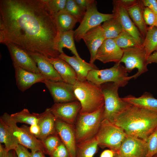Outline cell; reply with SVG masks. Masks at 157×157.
Here are the masks:
<instances>
[{"instance_id":"41","label":"cell","mask_w":157,"mask_h":157,"mask_svg":"<svg viewBox=\"0 0 157 157\" xmlns=\"http://www.w3.org/2000/svg\"><path fill=\"white\" fill-rule=\"evenodd\" d=\"M144 6L149 8L157 15V0H142Z\"/></svg>"},{"instance_id":"5","label":"cell","mask_w":157,"mask_h":157,"mask_svg":"<svg viewBox=\"0 0 157 157\" xmlns=\"http://www.w3.org/2000/svg\"><path fill=\"white\" fill-rule=\"evenodd\" d=\"M100 87L104 101L103 119L114 123L117 117L131 104L119 97L118 90L120 87L117 84L107 83Z\"/></svg>"},{"instance_id":"7","label":"cell","mask_w":157,"mask_h":157,"mask_svg":"<svg viewBox=\"0 0 157 157\" xmlns=\"http://www.w3.org/2000/svg\"><path fill=\"white\" fill-rule=\"evenodd\" d=\"M127 135L121 128L106 119L102 121L95 137L98 146L117 153Z\"/></svg>"},{"instance_id":"29","label":"cell","mask_w":157,"mask_h":157,"mask_svg":"<svg viewBox=\"0 0 157 157\" xmlns=\"http://www.w3.org/2000/svg\"><path fill=\"white\" fill-rule=\"evenodd\" d=\"M0 143H3L7 151L15 150L19 143L3 120L0 118Z\"/></svg>"},{"instance_id":"28","label":"cell","mask_w":157,"mask_h":157,"mask_svg":"<svg viewBox=\"0 0 157 157\" xmlns=\"http://www.w3.org/2000/svg\"><path fill=\"white\" fill-rule=\"evenodd\" d=\"M98 146L95 136L77 143L76 157H93L97 152Z\"/></svg>"},{"instance_id":"12","label":"cell","mask_w":157,"mask_h":157,"mask_svg":"<svg viewBox=\"0 0 157 157\" xmlns=\"http://www.w3.org/2000/svg\"><path fill=\"white\" fill-rule=\"evenodd\" d=\"M42 83L49 90L55 103L78 101L74 92L73 85L63 81L46 79Z\"/></svg>"},{"instance_id":"15","label":"cell","mask_w":157,"mask_h":157,"mask_svg":"<svg viewBox=\"0 0 157 157\" xmlns=\"http://www.w3.org/2000/svg\"><path fill=\"white\" fill-rule=\"evenodd\" d=\"M148 151L146 141L127 135L117 153L124 157H147Z\"/></svg>"},{"instance_id":"46","label":"cell","mask_w":157,"mask_h":157,"mask_svg":"<svg viewBox=\"0 0 157 157\" xmlns=\"http://www.w3.org/2000/svg\"><path fill=\"white\" fill-rule=\"evenodd\" d=\"M31 157H45V154L41 150L34 149L31 150Z\"/></svg>"},{"instance_id":"52","label":"cell","mask_w":157,"mask_h":157,"mask_svg":"<svg viewBox=\"0 0 157 157\" xmlns=\"http://www.w3.org/2000/svg\"><path fill=\"white\" fill-rule=\"evenodd\" d=\"M45 157H46V156Z\"/></svg>"},{"instance_id":"31","label":"cell","mask_w":157,"mask_h":157,"mask_svg":"<svg viewBox=\"0 0 157 157\" xmlns=\"http://www.w3.org/2000/svg\"><path fill=\"white\" fill-rule=\"evenodd\" d=\"M142 45L145 51L147 59L152 53L157 51V27H148Z\"/></svg>"},{"instance_id":"6","label":"cell","mask_w":157,"mask_h":157,"mask_svg":"<svg viewBox=\"0 0 157 157\" xmlns=\"http://www.w3.org/2000/svg\"><path fill=\"white\" fill-rule=\"evenodd\" d=\"M125 67L121 63H115L112 67L103 69H94L90 71L87 77V80L95 85L100 86L109 82L114 83L119 87H124L133 75L129 76Z\"/></svg>"},{"instance_id":"19","label":"cell","mask_w":157,"mask_h":157,"mask_svg":"<svg viewBox=\"0 0 157 157\" xmlns=\"http://www.w3.org/2000/svg\"><path fill=\"white\" fill-rule=\"evenodd\" d=\"M13 65L15 70L16 84L17 88L22 92L26 91L35 84L42 83L46 79L40 73L33 72Z\"/></svg>"},{"instance_id":"11","label":"cell","mask_w":157,"mask_h":157,"mask_svg":"<svg viewBox=\"0 0 157 157\" xmlns=\"http://www.w3.org/2000/svg\"><path fill=\"white\" fill-rule=\"evenodd\" d=\"M81 108L80 102L75 101L55 103L50 109L56 119L74 126Z\"/></svg>"},{"instance_id":"17","label":"cell","mask_w":157,"mask_h":157,"mask_svg":"<svg viewBox=\"0 0 157 157\" xmlns=\"http://www.w3.org/2000/svg\"><path fill=\"white\" fill-rule=\"evenodd\" d=\"M104 31L101 25L88 31L82 37L87 46L90 55L89 63L94 65L98 50L106 39Z\"/></svg>"},{"instance_id":"51","label":"cell","mask_w":157,"mask_h":157,"mask_svg":"<svg viewBox=\"0 0 157 157\" xmlns=\"http://www.w3.org/2000/svg\"><path fill=\"white\" fill-rule=\"evenodd\" d=\"M153 157H157V154L155 155H154Z\"/></svg>"},{"instance_id":"14","label":"cell","mask_w":157,"mask_h":157,"mask_svg":"<svg viewBox=\"0 0 157 157\" xmlns=\"http://www.w3.org/2000/svg\"><path fill=\"white\" fill-rule=\"evenodd\" d=\"M5 44L9 52L13 65L40 73L35 62L27 51L10 42H6Z\"/></svg>"},{"instance_id":"34","label":"cell","mask_w":157,"mask_h":157,"mask_svg":"<svg viewBox=\"0 0 157 157\" xmlns=\"http://www.w3.org/2000/svg\"><path fill=\"white\" fill-rule=\"evenodd\" d=\"M65 10L80 23L82 21L86 12L77 4L74 0H67Z\"/></svg>"},{"instance_id":"21","label":"cell","mask_w":157,"mask_h":157,"mask_svg":"<svg viewBox=\"0 0 157 157\" xmlns=\"http://www.w3.org/2000/svg\"><path fill=\"white\" fill-rule=\"evenodd\" d=\"M35 62L40 73L46 80L53 81H63L53 65L47 57L40 54L28 52Z\"/></svg>"},{"instance_id":"50","label":"cell","mask_w":157,"mask_h":157,"mask_svg":"<svg viewBox=\"0 0 157 157\" xmlns=\"http://www.w3.org/2000/svg\"><path fill=\"white\" fill-rule=\"evenodd\" d=\"M114 157H124V156L120 155L117 153H115Z\"/></svg>"},{"instance_id":"13","label":"cell","mask_w":157,"mask_h":157,"mask_svg":"<svg viewBox=\"0 0 157 157\" xmlns=\"http://www.w3.org/2000/svg\"><path fill=\"white\" fill-rule=\"evenodd\" d=\"M113 14L118 19L124 30L128 32L137 41L140 46L144 38L130 17L127 9L117 0L113 1Z\"/></svg>"},{"instance_id":"40","label":"cell","mask_w":157,"mask_h":157,"mask_svg":"<svg viewBox=\"0 0 157 157\" xmlns=\"http://www.w3.org/2000/svg\"><path fill=\"white\" fill-rule=\"evenodd\" d=\"M14 150L17 157H31V153L27 148L21 144H19Z\"/></svg>"},{"instance_id":"42","label":"cell","mask_w":157,"mask_h":157,"mask_svg":"<svg viewBox=\"0 0 157 157\" xmlns=\"http://www.w3.org/2000/svg\"><path fill=\"white\" fill-rule=\"evenodd\" d=\"M140 0H117L118 2L127 9L137 4Z\"/></svg>"},{"instance_id":"4","label":"cell","mask_w":157,"mask_h":157,"mask_svg":"<svg viewBox=\"0 0 157 157\" xmlns=\"http://www.w3.org/2000/svg\"><path fill=\"white\" fill-rule=\"evenodd\" d=\"M104 106L90 113H79L74 125L77 144L94 137L103 119Z\"/></svg>"},{"instance_id":"49","label":"cell","mask_w":157,"mask_h":157,"mask_svg":"<svg viewBox=\"0 0 157 157\" xmlns=\"http://www.w3.org/2000/svg\"><path fill=\"white\" fill-rule=\"evenodd\" d=\"M16 153L14 150H13L9 151L7 157H17Z\"/></svg>"},{"instance_id":"39","label":"cell","mask_w":157,"mask_h":157,"mask_svg":"<svg viewBox=\"0 0 157 157\" xmlns=\"http://www.w3.org/2000/svg\"><path fill=\"white\" fill-rule=\"evenodd\" d=\"M50 157H70L69 153L62 142L50 156Z\"/></svg>"},{"instance_id":"25","label":"cell","mask_w":157,"mask_h":157,"mask_svg":"<svg viewBox=\"0 0 157 157\" xmlns=\"http://www.w3.org/2000/svg\"><path fill=\"white\" fill-rule=\"evenodd\" d=\"M145 7L142 1L140 0L137 4L127 9L130 17L144 38L148 28L144 17Z\"/></svg>"},{"instance_id":"20","label":"cell","mask_w":157,"mask_h":157,"mask_svg":"<svg viewBox=\"0 0 157 157\" xmlns=\"http://www.w3.org/2000/svg\"><path fill=\"white\" fill-rule=\"evenodd\" d=\"M58 58L65 61L71 66L77 74L78 81L87 80L89 72L92 69H98L94 64L88 63L82 59L78 58L75 55L68 56L64 52L60 54Z\"/></svg>"},{"instance_id":"32","label":"cell","mask_w":157,"mask_h":157,"mask_svg":"<svg viewBox=\"0 0 157 157\" xmlns=\"http://www.w3.org/2000/svg\"><path fill=\"white\" fill-rule=\"evenodd\" d=\"M101 26L106 39L115 38L123 30L118 19L115 16L104 22Z\"/></svg>"},{"instance_id":"48","label":"cell","mask_w":157,"mask_h":157,"mask_svg":"<svg viewBox=\"0 0 157 157\" xmlns=\"http://www.w3.org/2000/svg\"><path fill=\"white\" fill-rule=\"evenodd\" d=\"M8 152L5 147L0 143V157H7Z\"/></svg>"},{"instance_id":"26","label":"cell","mask_w":157,"mask_h":157,"mask_svg":"<svg viewBox=\"0 0 157 157\" xmlns=\"http://www.w3.org/2000/svg\"><path fill=\"white\" fill-rule=\"evenodd\" d=\"M57 25L60 33L72 30L77 20L65 10L59 12L54 15Z\"/></svg>"},{"instance_id":"10","label":"cell","mask_w":157,"mask_h":157,"mask_svg":"<svg viewBox=\"0 0 157 157\" xmlns=\"http://www.w3.org/2000/svg\"><path fill=\"white\" fill-rule=\"evenodd\" d=\"M123 53L120 61L125 65L128 72L136 68L138 71L133 75L135 79L148 71L145 51L142 46L123 49Z\"/></svg>"},{"instance_id":"23","label":"cell","mask_w":157,"mask_h":157,"mask_svg":"<svg viewBox=\"0 0 157 157\" xmlns=\"http://www.w3.org/2000/svg\"><path fill=\"white\" fill-rule=\"evenodd\" d=\"M56 119L51 113L50 108H48L42 113L38 125L40 129L38 138L42 141L48 136L57 134L55 127Z\"/></svg>"},{"instance_id":"35","label":"cell","mask_w":157,"mask_h":157,"mask_svg":"<svg viewBox=\"0 0 157 157\" xmlns=\"http://www.w3.org/2000/svg\"><path fill=\"white\" fill-rule=\"evenodd\" d=\"M49 156L55 150L62 142L57 134L51 135L42 141Z\"/></svg>"},{"instance_id":"9","label":"cell","mask_w":157,"mask_h":157,"mask_svg":"<svg viewBox=\"0 0 157 157\" xmlns=\"http://www.w3.org/2000/svg\"><path fill=\"white\" fill-rule=\"evenodd\" d=\"M114 17L113 13L104 14L99 12L97 10V2L94 0L86 10L79 25L74 31V40L77 42H79L82 36L89 30Z\"/></svg>"},{"instance_id":"18","label":"cell","mask_w":157,"mask_h":157,"mask_svg":"<svg viewBox=\"0 0 157 157\" xmlns=\"http://www.w3.org/2000/svg\"><path fill=\"white\" fill-rule=\"evenodd\" d=\"M55 127L57 134L67 149L70 157H76L77 143L74 126L56 119Z\"/></svg>"},{"instance_id":"16","label":"cell","mask_w":157,"mask_h":157,"mask_svg":"<svg viewBox=\"0 0 157 157\" xmlns=\"http://www.w3.org/2000/svg\"><path fill=\"white\" fill-rule=\"evenodd\" d=\"M123 53V49L117 45L113 39H106L98 50L96 60L104 63H120Z\"/></svg>"},{"instance_id":"43","label":"cell","mask_w":157,"mask_h":157,"mask_svg":"<svg viewBox=\"0 0 157 157\" xmlns=\"http://www.w3.org/2000/svg\"><path fill=\"white\" fill-rule=\"evenodd\" d=\"M74 1L80 7L86 11L94 0H74Z\"/></svg>"},{"instance_id":"24","label":"cell","mask_w":157,"mask_h":157,"mask_svg":"<svg viewBox=\"0 0 157 157\" xmlns=\"http://www.w3.org/2000/svg\"><path fill=\"white\" fill-rule=\"evenodd\" d=\"M122 99L131 105L157 113V99L149 93L145 92L138 97L129 95Z\"/></svg>"},{"instance_id":"47","label":"cell","mask_w":157,"mask_h":157,"mask_svg":"<svg viewBox=\"0 0 157 157\" xmlns=\"http://www.w3.org/2000/svg\"><path fill=\"white\" fill-rule=\"evenodd\" d=\"M115 153L110 149L104 151L101 154L100 157H114Z\"/></svg>"},{"instance_id":"8","label":"cell","mask_w":157,"mask_h":157,"mask_svg":"<svg viewBox=\"0 0 157 157\" xmlns=\"http://www.w3.org/2000/svg\"><path fill=\"white\" fill-rule=\"evenodd\" d=\"M1 119L8 127L19 144L31 150L39 149L47 155V150L42 141L37 138L30 132L29 127L23 125L19 127L11 117L5 113L1 116Z\"/></svg>"},{"instance_id":"2","label":"cell","mask_w":157,"mask_h":157,"mask_svg":"<svg viewBox=\"0 0 157 157\" xmlns=\"http://www.w3.org/2000/svg\"><path fill=\"white\" fill-rule=\"evenodd\" d=\"M126 134L147 141L157 126V113L131 105L114 123Z\"/></svg>"},{"instance_id":"44","label":"cell","mask_w":157,"mask_h":157,"mask_svg":"<svg viewBox=\"0 0 157 157\" xmlns=\"http://www.w3.org/2000/svg\"><path fill=\"white\" fill-rule=\"evenodd\" d=\"M29 130L31 133L38 138L40 132V128L38 124L31 125L29 127Z\"/></svg>"},{"instance_id":"1","label":"cell","mask_w":157,"mask_h":157,"mask_svg":"<svg viewBox=\"0 0 157 157\" xmlns=\"http://www.w3.org/2000/svg\"><path fill=\"white\" fill-rule=\"evenodd\" d=\"M60 32L44 0H0V42L28 52L58 58Z\"/></svg>"},{"instance_id":"22","label":"cell","mask_w":157,"mask_h":157,"mask_svg":"<svg viewBox=\"0 0 157 157\" xmlns=\"http://www.w3.org/2000/svg\"><path fill=\"white\" fill-rule=\"evenodd\" d=\"M60 75L63 81L74 85L78 80L75 71L67 62L59 58H47Z\"/></svg>"},{"instance_id":"45","label":"cell","mask_w":157,"mask_h":157,"mask_svg":"<svg viewBox=\"0 0 157 157\" xmlns=\"http://www.w3.org/2000/svg\"><path fill=\"white\" fill-rule=\"evenodd\" d=\"M153 63L157 64V51L152 53L147 59V65Z\"/></svg>"},{"instance_id":"27","label":"cell","mask_w":157,"mask_h":157,"mask_svg":"<svg viewBox=\"0 0 157 157\" xmlns=\"http://www.w3.org/2000/svg\"><path fill=\"white\" fill-rule=\"evenodd\" d=\"M74 31L73 30L60 33L58 44V51L60 53L63 52V48H66L80 59H82L79 56L76 49L74 42Z\"/></svg>"},{"instance_id":"38","label":"cell","mask_w":157,"mask_h":157,"mask_svg":"<svg viewBox=\"0 0 157 157\" xmlns=\"http://www.w3.org/2000/svg\"><path fill=\"white\" fill-rule=\"evenodd\" d=\"M144 17L146 24L157 27V15L149 8L145 7Z\"/></svg>"},{"instance_id":"30","label":"cell","mask_w":157,"mask_h":157,"mask_svg":"<svg viewBox=\"0 0 157 157\" xmlns=\"http://www.w3.org/2000/svg\"><path fill=\"white\" fill-rule=\"evenodd\" d=\"M42 115V113H31L28 109L26 108L10 115L12 118L17 123H24L31 125L38 124Z\"/></svg>"},{"instance_id":"36","label":"cell","mask_w":157,"mask_h":157,"mask_svg":"<svg viewBox=\"0 0 157 157\" xmlns=\"http://www.w3.org/2000/svg\"><path fill=\"white\" fill-rule=\"evenodd\" d=\"M148 148L147 157H153L157 154V126L146 141Z\"/></svg>"},{"instance_id":"33","label":"cell","mask_w":157,"mask_h":157,"mask_svg":"<svg viewBox=\"0 0 157 157\" xmlns=\"http://www.w3.org/2000/svg\"><path fill=\"white\" fill-rule=\"evenodd\" d=\"M113 40L117 45L122 49L140 46L133 36L124 30Z\"/></svg>"},{"instance_id":"37","label":"cell","mask_w":157,"mask_h":157,"mask_svg":"<svg viewBox=\"0 0 157 157\" xmlns=\"http://www.w3.org/2000/svg\"><path fill=\"white\" fill-rule=\"evenodd\" d=\"M67 0H44L54 15L60 11L65 10Z\"/></svg>"},{"instance_id":"3","label":"cell","mask_w":157,"mask_h":157,"mask_svg":"<svg viewBox=\"0 0 157 157\" xmlns=\"http://www.w3.org/2000/svg\"><path fill=\"white\" fill-rule=\"evenodd\" d=\"M75 95L81 104L79 113H90L104 106V101L100 86L87 80H77L73 85Z\"/></svg>"}]
</instances>
